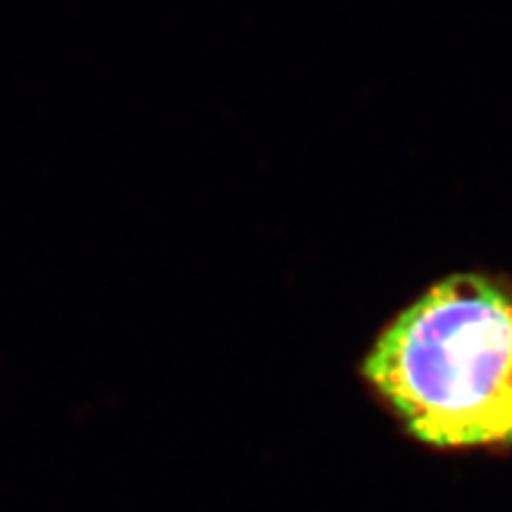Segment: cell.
Masks as SVG:
<instances>
[{"instance_id": "1", "label": "cell", "mask_w": 512, "mask_h": 512, "mask_svg": "<svg viewBox=\"0 0 512 512\" xmlns=\"http://www.w3.org/2000/svg\"><path fill=\"white\" fill-rule=\"evenodd\" d=\"M363 377L434 448L512 446V290L453 273L380 332Z\"/></svg>"}]
</instances>
